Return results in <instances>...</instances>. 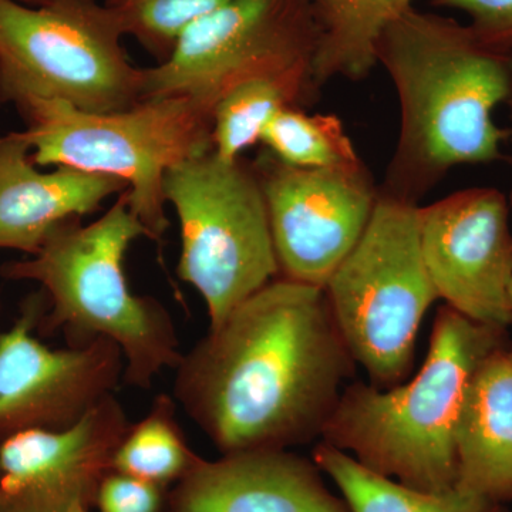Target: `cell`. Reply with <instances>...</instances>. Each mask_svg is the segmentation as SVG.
Here are the masks:
<instances>
[{
    "mask_svg": "<svg viewBox=\"0 0 512 512\" xmlns=\"http://www.w3.org/2000/svg\"><path fill=\"white\" fill-rule=\"evenodd\" d=\"M266 151L281 163L299 168L350 167L362 163L342 121L332 114H308L286 107L262 133Z\"/></svg>",
    "mask_w": 512,
    "mask_h": 512,
    "instance_id": "cell-21",
    "label": "cell"
},
{
    "mask_svg": "<svg viewBox=\"0 0 512 512\" xmlns=\"http://www.w3.org/2000/svg\"><path fill=\"white\" fill-rule=\"evenodd\" d=\"M510 512H512V511H510Z\"/></svg>",
    "mask_w": 512,
    "mask_h": 512,
    "instance_id": "cell-29",
    "label": "cell"
},
{
    "mask_svg": "<svg viewBox=\"0 0 512 512\" xmlns=\"http://www.w3.org/2000/svg\"><path fill=\"white\" fill-rule=\"evenodd\" d=\"M110 175L69 167L39 170L19 131L0 136V249L33 255L63 222L94 214L127 191Z\"/></svg>",
    "mask_w": 512,
    "mask_h": 512,
    "instance_id": "cell-15",
    "label": "cell"
},
{
    "mask_svg": "<svg viewBox=\"0 0 512 512\" xmlns=\"http://www.w3.org/2000/svg\"><path fill=\"white\" fill-rule=\"evenodd\" d=\"M174 397L158 394L150 412L131 423L113 457V470L168 488L201 460L185 439L175 416Z\"/></svg>",
    "mask_w": 512,
    "mask_h": 512,
    "instance_id": "cell-20",
    "label": "cell"
},
{
    "mask_svg": "<svg viewBox=\"0 0 512 512\" xmlns=\"http://www.w3.org/2000/svg\"><path fill=\"white\" fill-rule=\"evenodd\" d=\"M73 512H90V510H87V508H77V510H74Z\"/></svg>",
    "mask_w": 512,
    "mask_h": 512,
    "instance_id": "cell-27",
    "label": "cell"
},
{
    "mask_svg": "<svg viewBox=\"0 0 512 512\" xmlns=\"http://www.w3.org/2000/svg\"><path fill=\"white\" fill-rule=\"evenodd\" d=\"M45 305L42 291L30 296L0 333V444L25 431L76 426L123 382L124 356L113 340L64 349L37 340Z\"/></svg>",
    "mask_w": 512,
    "mask_h": 512,
    "instance_id": "cell-11",
    "label": "cell"
},
{
    "mask_svg": "<svg viewBox=\"0 0 512 512\" xmlns=\"http://www.w3.org/2000/svg\"><path fill=\"white\" fill-rule=\"evenodd\" d=\"M510 207L497 188L478 187L417 210L421 255L437 298L500 329L512 325Z\"/></svg>",
    "mask_w": 512,
    "mask_h": 512,
    "instance_id": "cell-12",
    "label": "cell"
},
{
    "mask_svg": "<svg viewBox=\"0 0 512 512\" xmlns=\"http://www.w3.org/2000/svg\"><path fill=\"white\" fill-rule=\"evenodd\" d=\"M20 137L39 167L110 175L128 185L131 212L160 244L170 221L164 177L212 151V110L190 96L140 101L113 113H89L62 101L33 100L18 109Z\"/></svg>",
    "mask_w": 512,
    "mask_h": 512,
    "instance_id": "cell-5",
    "label": "cell"
},
{
    "mask_svg": "<svg viewBox=\"0 0 512 512\" xmlns=\"http://www.w3.org/2000/svg\"><path fill=\"white\" fill-rule=\"evenodd\" d=\"M316 92L309 74L261 77L229 90L212 111V151L221 160L237 161L261 141L269 121L286 107H301Z\"/></svg>",
    "mask_w": 512,
    "mask_h": 512,
    "instance_id": "cell-19",
    "label": "cell"
},
{
    "mask_svg": "<svg viewBox=\"0 0 512 512\" xmlns=\"http://www.w3.org/2000/svg\"><path fill=\"white\" fill-rule=\"evenodd\" d=\"M119 20L124 36L136 40L158 63L197 20L228 0H103Z\"/></svg>",
    "mask_w": 512,
    "mask_h": 512,
    "instance_id": "cell-22",
    "label": "cell"
},
{
    "mask_svg": "<svg viewBox=\"0 0 512 512\" xmlns=\"http://www.w3.org/2000/svg\"><path fill=\"white\" fill-rule=\"evenodd\" d=\"M148 234L131 212L128 190L117 195L96 221L63 222L29 258L8 262L0 275L40 285L46 299L37 329L63 332L69 346L106 338L124 356L123 383L148 390L165 369H175L183 352L170 311L153 296L128 285V248Z\"/></svg>",
    "mask_w": 512,
    "mask_h": 512,
    "instance_id": "cell-4",
    "label": "cell"
},
{
    "mask_svg": "<svg viewBox=\"0 0 512 512\" xmlns=\"http://www.w3.org/2000/svg\"><path fill=\"white\" fill-rule=\"evenodd\" d=\"M124 37L101 0H0V104L62 101L89 113L136 106L144 69L131 62Z\"/></svg>",
    "mask_w": 512,
    "mask_h": 512,
    "instance_id": "cell-6",
    "label": "cell"
},
{
    "mask_svg": "<svg viewBox=\"0 0 512 512\" xmlns=\"http://www.w3.org/2000/svg\"><path fill=\"white\" fill-rule=\"evenodd\" d=\"M419 205L379 192L362 237L326 284L343 342L370 383H403L424 316L439 301L421 255Z\"/></svg>",
    "mask_w": 512,
    "mask_h": 512,
    "instance_id": "cell-7",
    "label": "cell"
},
{
    "mask_svg": "<svg viewBox=\"0 0 512 512\" xmlns=\"http://www.w3.org/2000/svg\"><path fill=\"white\" fill-rule=\"evenodd\" d=\"M457 490L512 503V349L494 350L473 379L457 437Z\"/></svg>",
    "mask_w": 512,
    "mask_h": 512,
    "instance_id": "cell-16",
    "label": "cell"
},
{
    "mask_svg": "<svg viewBox=\"0 0 512 512\" xmlns=\"http://www.w3.org/2000/svg\"><path fill=\"white\" fill-rule=\"evenodd\" d=\"M164 198L180 221L177 274L200 293L215 328L279 275L261 181L241 158L208 151L165 174Z\"/></svg>",
    "mask_w": 512,
    "mask_h": 512,
    "instance_id": "cell-8",
    "label": "cell"
},
{
    "mask_svg": "<svg viewBox=\"0 0 512 512\" xmlns=\"http://www.w3.org/2000/svg\"><path fill=\"white\" fill-rule=\"evenodd\" d=\"M325 289L275 278L175 367L174 399L221 454L320 439L355 372Z\"/></svg>",
    "mask_w": 512,
    "mask_h": 512,
    "instance_id": "cell-1",
    "label": "cell"
},
{
    "mask_svg": "<svg viewBox=\"0 0 512 512\" xmlns=\"http://www.w3.org/2000/svg\"><path fill=\"white\" fill-rule=\"evenodd\" d=\"M313 458L254 448L201 458L167 494L168 512H352Z\"/></svg>",
    "mask_w": 512,
    "mask_h": 512,
    "instance_id": "cell-14",
    "label": "cell"
},
{
    "mask_svg": "<svg viewBox=\"0 0 512 512\" xmlns=\"http://www.w3.org/2000/svg\"><path fill=\"white\" fill-rule=\"evenodd\" d=\"M130 426L111 394L70 429L30 430L3 441L0 512L90 510Z\"/></svg>",
    "mask_w": 512,
    "mask_h": 512,
    "instance_id": "cell-13",
    "label": "cell"
},
{
    "mask_svg": "<svg viewBox=\"0 0 512 512\" xmlns=\"http://www.w3.org/2000/svg\"><path fill=\"white\" fill-rule=\"evenodd\" d=\"M316 45L312 0H228L185 30L167 59L144 67L143 100L190 96L214 110L249 80L312 77Z\"/></svg>",
    "mask_w": 512,
    "mask_h": 512,
    "instance_id": "cell-9",
    "label": "cell"
},
{
    "mask_svg": "<svg viewBox=\"0 0 512 512\" xmlns=\"http://www.w3.org/2000/svg\"><path fill=\"white\" fill-rule=\"evenodd\" d=\"M436 6L460 10L485 45L512 52V0H431Z\"/></svg>",
    "mask_w": 512,
    "mask_h": 512,
    "instance_id": "cell-24",
    "label": "cell"
},
{
    "mask_svg": "<svg viewBox=\"0 0 512 512\" xmlns=\"http://www.w3.org/2000/svg\"><path fill=\"white\" fill-rule=\"evenodd\" d=\"M313 461L338 487L352 512H510L507 505L453 490L427 493L373 473L355 458L319 441Z\"/></svg>",
    "mask_w": 512,
    "mask_h": 512,
    "instance_id": "cell-18",
    "label": "cell"
},
{
    "mask_svg": "<svg viewBox=\"0 0 512 512\" xmlns=\"http://www.w3.org/2000/svg\"><path fill=\"white\" fill-rule=\"evenodd\" d=\"M279 275L325 288L372 218L379 192L365 164L299 168L265 151L254 165Z\"/></svg>",
    "mask_w": 512,
    "mask_h": 512,
    "instance_id": "cell-10",
    "label": "cell"
},
{
    "mask_svg": "<svg viewBox=\"0 0 512 512\" xmlns=\"http://www.w3.org/2000/svg\"><path fill=\"white\" fill-rule=\"evenodd\" d=\"M510 106H511V119H512V100L510 101ZM508 136H510L511 141H512V130L510 131V133H508Z\"/></svg>",
    "mask_w": 512,
    "mask_h": 512,
    "instance_id": "cell-28",
    "label": "cell"
},
{
    "mask_svg": "<svg viewBox=\"0 0 512 512\" xmlns=\"http://www.w3.org/2000/svg\"><path fill=\"white\" fill-rule=\"evenodd\" d=\"M16 2L23 3V5L28 6H40L43 3H46L47 0H16Z\"/></svg>",
    "mask_w": 512,
    "mask_h": 512,
    "instance_id": "cell-25",
    "label": "cell"
},
{
    "mask_svg": "<svg viewBox=\"0 0 512 512\" xmlns=\"http://www.w3.org/2000/svg\"><path fill=\"white\" fill-rule=\"evenodd\" d=\"M416 0H312L318 45L312 63L316 90L336 77L366 79L390 25Z\"/></svg>",
    "mask_w": 512,
    "mask_h": 512,
    "instance_id": "cell-17",
    "label": "cell"
},
{
    "mask_svg": "<svg viewBox=\"0 0 512 512\" xmlns=\"http://www.w3.org/2000/svg\"><path fill=\"white\" fill-rule=\"evenodd\" d=\"M167 494V488L113 470L100 484L96 507L99 512H163Z\"/></svg>",
    "mask_w": 512,
    "mask_h": 512,
    "instance_id": "cell-23",
    "label": "cell"
},
{
    "mask_svg": "<svg viewBox=\"0 0 512 512\" xmlns=\"http://www.w3.org/2000/svg\"><path fill=\"white\" fill-rule=\"evenodd\" d=\"M507 345V329L481 325L444 305L419 373L387 389L362 382L346 386L320 441L414 490H453L468 387L485 357Z\"/></svg>",
    "mask_w": 512,
    "mask_h": 512,
    "instance_id": "cell-3",
    "label": "cell"
},
{
    "mask_svg": "<svg viewBox=\"0 0 512 512\" xmlns=\"http://www.w3.org/2000/svg\"><path fill=\"white\" fill-rule=\"evenodd\" d=\"M377 64L402 111L382 194L419 205L451 168L504 160L508 131L494 111L512 100V52L485 45L468 25L412 8L383 33Z\"/></svg>",
    "mask_w": 512,
    "mask_h": 512,
    "instance_id": "cell-2",
    "label": "cell"
},
{
    "mask_svg": "<svg viewBox=\"0 0 512 512\" xmlns=\"http://www.w3.org/2000/svg\"><path fill=\"white\" fill-rule=\"evenodd\" d=\"M510 205H511V208H512V192H511V195H510ZM510 299H511V305H512V281H511V286H510Z\"/></svg>",
    "mask_w": 512,
    "mask_h": 512,
    "instance_id": "cell-26",
    "label": "cell"
}]
</instances>
